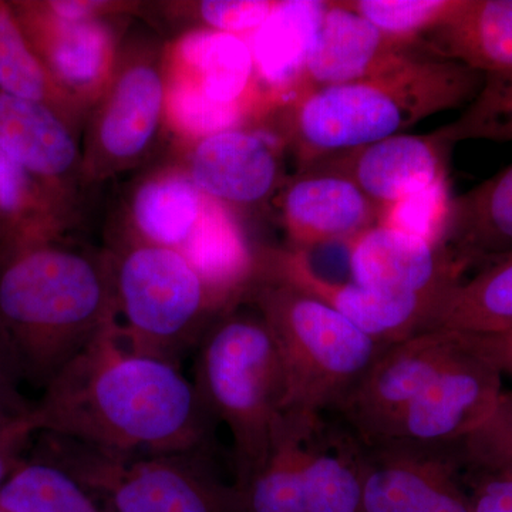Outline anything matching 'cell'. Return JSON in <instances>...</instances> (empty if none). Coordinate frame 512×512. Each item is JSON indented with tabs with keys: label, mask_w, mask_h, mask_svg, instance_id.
<instances>
[{
	"label": "cell",
	"mask_w": 512,
	"mask_h": 512,
	"mask_svg": "<svg viewBox=\"0 0 512 512\" xmlns=\"http://www.w3.org/2000/svg\"><path fill=\"white\" fill-rule=\"evenodd\" d=\"M46 9L56 18L66 22H82L94 19L97 12L106 8L103 2H82V0H57V2H43Z\"/></svg>",
	"instance_id": "obj_42"
},
{
	"label": "cell",
	"mask_w": 512,
	"mask_h": 512,
	"mask_svg": "<svg viewBox=\"0 0 512 512\" xmlns=\"http://www.w3.org/2000/svg\"><path fill=\"white\" fill-rule=\"evenodd\" d=\"M328 2L285 0L254 35L251 47L256 77L275 109L292 100L303 67L318 37Z\"/></svg>",
	"instance_id": "obj_23"
},
{
	"label": "cell",
	"mask_w": 512,
	"mask_h": 512,
	"mask_svg": "<svg viewBox=\"0 0 512 512\" xmlns=\"http://www.w3.org/2000/svg\"><path fill=\"white\" fill-rule=\"evenodd\" d=\"M0 512H3L2 510H0Z\"/></svg>",
	"instance_id": "obj_44"
},
{
	"label": "cell",
	"mask_w": 512,
	"mask_h": 512,
	"mask_svg": "<svg viewBox=\"0 0 512 512\" xmlns=\"http://www.w3.org/2000/svg\"><path fill=\"white\" fill-rule=\"evenodd\" d=\"M453 148L454 144L437 128L429 134L403 133L384 138L311 168L350 178L382 211L410 195L448 181Z\"/></svg>",
	"instance_id": "obj_13"
},
{
	"label": "cell",
	"mask_w": 512,
	"mask_h": 512,
	"mask_svg": "<svg viewBox=\"0 0 512 512\" xmlns=\"http://www.w3.org/2000/svg\"><path fill=\"white\" fill-rule=\"evenodd\" d=\"M120 338L131 352L180 366L222 313L231 311L180 251L137 242L109 259Z\"/></svg>",
	"instance_id": "obj_6"
},
{
	"label": "cell",
	"mask_w": 512,
	"mask_h": 512,
	"mask_svg": "<svg viewBox=\"0 0 512 512\" xmlns=\"http://www.w3.org/2000/svg\"><path fill=\"white\" fill-rule=\"evenodd\" d=\"M171 80L187 83L221 104H255L274 109L256 77L251 47L241 36L202 29L188 33L174 50Z\"/></svg>",
	"instance_id": "obj_21"
},
{
	"label": "cell",
	"mask_w": 512,
	"mask_h": 512,
	"mask_svg": "<svg viewBox=\"0 0 512 512\" xmlns=\"http://www.w3.org/2000/svg\"><path fill=\"white\" fill-rule=\"evenodd\" d=\"M414 45L424 55L484 76L512 73V0H456L446 18Z\"/></svg>",
	"instance_id": "obj_20"
},
{
	"label": "cell",
	"mask_w": 512,
	"mask_h": 512,
	"mask_svg": "<svg viewBox=\"0 0 512 512\" xmlns=\"http://www.w3.org/2000/svg\"><path fill=\"white\" fill-rule=\"evenodd\" d=\"M13 247L10 244L8 237H6L5 232L0 229V265L8 259V256L12 254Z\"/></svg>",
	"instance_id": "obj_43"
},
{
	"label": "cell",
	"mask_w": 512,
	"mask_h": 512,
	"mask_svg": "<svg viewBox=\"0 0 512 512\" xmlns=\"http://www.w3.org/2000/svg\"><path fill=\"white\" fill-rule=\"evenodd\" d=\"M244 302L254 305L278 346L285 416L305 423L336 412L386 348L325 303L282 282L256 279Z\"/></svg>",
	"instance_id": "obj_5"
},
{
	"label": "cell",
	"mask_w": 512,
	"mask_h": 512,
	"mask_svg": "<svg viewBox=\"0 0 512 512\" xmlns=\"http://www.w3.org/2000/svg\"><path fill=\"white\" fill-rule=\"evenodd\" d=\"M306 512H362L360 443L342 423L320 419L303 456Z\"/></svg>",
	"instance_id": "obj_25"
},
{
	"label": "cell",
	"mask_w": 512,
	"mask_h": 512,
	"mask_svg": "<svg viewBox=\"0 0 512 512\" xmlns=\"http://www.w3.org/2000/svg\"><path fill=\"white\" fill-rule=\"evenodd\" d=\"M451 200L448 181L382 208L379 224L441 244Z\"/></svg>",
	"instance_id": "obj_36"
},
{
	"label": "cell",
	"mask_w": 512,
	"mask_h": 512,
	"mask_svg": "<svg viewBox=\"0 0 512 512\" xmlns=\"http://www.w3.org/2000/svg\"><path fill=\"white\" fill-rule=\"evenodd\" d=\"M194 386L232 439L235 485L268 460L285 416L286 379L271 330L258 312L237 308L212 322L197 346Z\"/></svg>",
	"instance_id": "obj_4"
},
{
	"label": "cell",
	"mask_w": 512,
	"mask_h": 512,
	"mask_svg": "<svg viewBox=\"0 0 512 512\" xmlns=\"http://www.w3.org/2000/svg\"><path fill=\"white\" fill-rule=\"evenodd\" d=\"M278 2L271 0H205L198 6L200 18L211 30L245 35L254 33L272 15Z\"/></svg>",
	"instance_id": "obj_37"
},
{
	"label": "cell",
	"mask_w": 512,
	"mask_h": 512,
	"mask_svg": "<svg viewBox=\"0 0 512 512\" xmlns=\"http://www.w3.org/2000/svg\"><path fill=\"white\" fill-rule=\"evenodd\" d=\"M454 2L456 0H343L340 3L386 35L414 43L446 18Z\"/></svg>",
	"instance_id": "obj_35"
},
{
	"label": "cell",
	"mask_w": 512,
	"mask_h": 512,
	"mask_svg": "<svg viewBox=\"0 0 512 512\" xmlns=\"http://www.w3.org/2000/svg\"><path fill=\"white\" fill-rule=\"evenodd\" d=\"M259 278L282 282L318 299L384 346L429 332L441 299L450 291L397 295L366 288L352 279L326 278L313 271L302 251L293 248L259 252Z\"/></svg>",
	"instance_id": "obj_10"
},
{
	"label": "cell",
	"mask_w": 512,
	"mask_h": 512,
	"mask_svg": "<svg viewBox=\"0 0 512 512\" xmlns=\"http://www.w3.org/2000/svg\"><path fill=\"white\" fill-rule=\"evenodd\" d=\"M29 416L55 434L130 456L211 453L218 424L180 366L131 352L119 323L60 370Z\"/></svg>",
	"instance_id": "obj_1"
},
{
	"label": "cell",
	"mask_w": 512,
	"mask_h": 512,
	"mask_svg": "<svg viewBox=\"0 0 512 512\" xmlns=\"http://www.w3.org/2000/svg\"><path fill=\"white\" fill-rule=\"evenodd\" d=\"M33 436L36 434L30 429L28 420L13 426L0 427V485L22 463L25 458L23 453Z\"/></svg>",
	"instance_id": "obj_40"
},
{
	"label": "cell",
	"mask_w": 512,
	"mask_h": 512,
	"mask_svg": "<svg viewBox=\"0 0 512 512\" xmlns=\"http://www.w3.org/2000/svg\"><path fill=\"white\" fill-rule=\"evenodd\" d=\"M36 456L72 474L110 512H242L210 453L130 456L39 433Z\"/></svg>",
	"instance_id": "obj_7"
},
{
	"label": "cell",
	"mask_w": 512,
	"mask_h": 512,
	"mask_svg": "<svg viewBox=\"0 0 512 512\" xmlns=\"http://www.w3.org/2000/svg\"><path fill=\"white\" fill-rule=\"evenodd\" d=\"M440 130L454 146L470 140L512 143V73L485 74L473 101Z\"/></svg>",
	"instance_id": "obj_33"
},
{
	"label": "cell",
	"mask_w": 512,
	"mask_h": 512,
	"mask_svg": "<svg viewBox=\"0 0 512 512\" xmlns=\"http://www.w3.org/2000/svg\"><path fill=\"white\" fill-rule=\"evenodd\" d=\"M281 207L292 248L302 251L348 242L380 218V208L350 178L322 168L286 185Z\"/></svg>",
	"instance_id": "obj_18"
},
{
	"label": "cell",
	"mask_w": 512,
	"mask_h": 512,
	"mask_svg": "<svg viewBox=\"0 0 512 512\" xmlns=\"http://www.w3.org/2000/svg\"><path fill=\"white\" fill-rule=\"evenodd\" d=\"M116 323L109 259L55 241L0 265V360L20 384L45 389Z\"/></svg>",
	"instance_id": "obj_2"
},
{
	"label": "cell",
	"mask_w": 512,
	"mask_h": 512,
	"mask_svg": "<svg viewBox=\"0 0 512 512\" xmlns=\"http://www.w3.org/2000/svg\"><path fill=\"white\" fill-rule=\"evenodd\" d=\"M63 200L0 151V229L13 251L57 241Z\"/></svg>",
	"instance_id": "obj_29"
},
{
	"label": "cell",
	"mask_w": 512,
	"mask_h": 512,
	"mask_svg": "<svg viewBox=\"0 0 512 512\" xmlns=\"http://www.w3.org/2000/svg\"><path fill=\"white\" fill-rule=\"evenodd\" d=\"M282 143L268 133L239 127L212 134L192 151L188 177L202 194L222 205L262 204L281 181Z\"/></svg>",
	"instance_id": "obj_17"
},
{
	"label": "cell",
	"mask_w": 512,
	"mask_h": 512,
	"mask_svg": "<svg viewBox=\"0 0 512 512\" xmlns=\"http://www.w3.org/2000/svg\"><path fill=\"white\" fill-rule=\"evenodd\" d=\"M483 82L484 74L463 64L417 52L375 77L320 87L281 107L285 138L302 173L434 114L464 109Z\"/></svg>",
	"instance_id": "obj_3"
},
{
	"label": "cell",
	"mask_w": 512,
	"mask_h": 512,
	"mask_svg": "<svg viewBox=\"0 0 512 512\" xmlns=\"http://www.w3.org/2000/svg\"><path fill=\"white\" fill-rule=\"evenodd\" d=\"M23 32L56 83L69 94L106 93L113 72V36L96 19L66 22L43 2L10 3Z\"/></svg>",
	"instance_id": "obj_15"
},
{
	"label": "cell",
	"mask_w": 512,
	"mask_h": 512,
	"mask_svg": "<svg viewBox=\"0 0 512 512\" xmlns=\"http://www.w3.org/2000/svg\"><path fill=\"white\" fill-rule=\"evenodd\" d=\"M264 107L255 104H221L202 96L178 80L165 86V110L173 126L187 136L208 137L238 128L247 117Z\"/></svg>",
	"instance_id": "obj_34"
},
{
	"label": "cell",
	"mask_w": 512,
	"mask_h": 512,
	"mask_svg": "<svg viewBox=\"0 0 512 512\" xmlns=\"http://www.w3.org/2000/svg\"><path fill=\"white\" fill-rule=\"evenodd\" d=\"M33 403L20 392V383L0 360V427L13 426L29 419Z\"/></svg>",
	"instance_id": "obj_39"
},
{
	"label": "cell",
	"mask_w": 512,
	"mask_h": 512,
	"mask_svg": "<svg viewBox=\"0 0 512 512\" xmlns=\"http://www.w3.org/2000/svg\"><path fill=\"white\" fill-rule=\"evenodd\" d=\"M205 198L187 175H158L140 185L131 215L143 242L180 251L200 221Z\"/></svg>",
	"instance_id": "obj_28"
},
{
	"label": "cell",
	"mask_w": 512,
	"mask_h": 512,
	"mask_svg": "<svg viewBox=\"0 0 512 512\" xmlns=\"http://www.w3.org/2000/svg\"><path fill=\"white\" fill-rule=\"evenodd\" d=\"M463 336L464 349L431 380L380 443L450 450L493 413L504 390L503 373Z\"/></svg>",
	"instance_id": "obj_9"
},
{
	"label": "cell",
	"mask_w": 512,
	"mask_h": 512,
	"mask_svg": "<svg viewBox=\"0 0 512 512\" xmlns=\"http://www.w3.org/2000/svg\"><path fill=\"white\" fill-rule=\"evenodd\" d=\"M512 328V255L481 266L441 299L430 330L495 333ZM429 330V332H430Z\"/></svg>",
	"instance_id": "obj_26"
},
{
	"label": "cell",
	"mask_w": 512,
	"mask_h": 512,
	"mask_svg": "<svg viewBox=\"0 0 512 512\" xmlns=\"http://www.w3.org/2000/svg\"><path fill=\"white\" fill-rule=\"evenodd\" d=\"M3 512H110L89 490L53 461L36 456L0 485Z\"/></svg>",
	"instance_id": "obj_30"
},
{
	"label": "cell",
	"mask_w": 512,
	"mask_h": 512,
	"mask_svg": "<svg viewBox=\"0 0 512 512\" xmlns=\"http://www.w3.org/2000/svg\"><path fill=\"white\" fill-rule=\"evenodd\" d=\"M180 252L229 308L244 302L255 282L258 254L225 205L205 198L200 221Z\"/></svg>",
	"instance_id": "obj_24"
},
{
	"label": "cell",
	"mask_w": 512,
	"mask_h": 512,
	"mask_svg": "<svg viewBox=\"0 0 512 512\" xmlns=\"http://www.w3.org/2000/svg\"><path fill=\"white\" fill-rule=\"evenodd\" d=\"M0 93L46 104L64 117L74 101L36 55L12 6L5 2H0Z\"/></svg>",
	"instance_id": "obj_31"
},
{
	"label": "cell",
	"mask_w": 512,
	"mask_h": 512,
	"mask_svg": "<svg viewBox=\"0 0 512 512\" xmlns=\"http://www.w3.org/2000/svg\"><path fill=\"white\" fill-rule=\"evenodd\" d=\"M441 244L464 275L512 255V164L451 200Z\"/></svg>",
	"instance_id": "obj_22"
},
{
	"label": "cell",
	"mask_w": 512,
	"mask_h": 512,
	"mask_svg": "<svg viewBox=\"0 0 512 512\" xmlns=\"http://www.w3.org/2000/svg\"><path fill=\"white\" fill-rule=\"evenodd\" d=\"M463 349V333L454 330H430L386 346L336 409L340 423L362 443H380Z\"/></svg>",
	"instance_id": "obj_8"
},
{
	"label": "cell",
	"mask_w": 512,
	"mask_h": 512,
	"mask_svg": "<svg viewBox=\"0 0 512 512\" xmlns=\"http://www.w3.org/2000/svg\"><path fill=\"white\" fill-rule=\"evenodd\" d=\"M448 451L466 480L512 476V392L503 390L488 419Z\"/></svg>",
	"instance_id": "obj_32"
},
{
	"label": "cell",
	"mask_w": 512,
	"mask_h": 512,
	"mask_svg": "<svg viewBox=\"0 0 512 512\" xmlns=\"http://www.w3.org/2000/svg\"><path fill=\"white\" fill-rule=\"evenodd\" d=\"M348 249L352 281L377 291L430 295L466 276L443 244L382 224L350 239Z\"/></svg>",
	"instance_id": "obj_14"
},
{
	"label": "cell",
	"mask_w": 512,
	"mask_h": 512,
	"mask_svg": "<svg viewBox=\"0 0 512 512\" xmlns=\"http://www.w3.org/2000/svg\"><path fill=\"white\" fill-rule=\"evenodd\" d=\"M473 512H512V476L466 480Z\"/></svg>",
	"instance_id": "obj_38"
},
{
	"label": "cell",
	"mask_w": 512,
	"mask_h": 512,
	"mask_svg": "<svg viewBox=\"0 0 512 512\" xmlns=\"http://www.w3.org/2000/svg\"><path fill=\"white\" fill-rule=\"evenodd\" d=\"M359 443L362 512H473L450 451Z\"/></svg>",
	"instance_id": "obj_11"
},
{
	"label": "cell",
	"mask_w": 512,
	"mask_h": 512,
	"mask_svg": "<svg viewBox=\"0 0 512 512\" xmlns=\"http://www.w3.org/2000/svg\"><path fill=\"white\" fill-rule=\"evenodd\" d=\"M417 52L414 43L386 35L340 2H328L291 101L320 87L370 79Z\"/></svg>",
	"instance_id": "obj_16"
},
{
	"label": "cell",
	"mask_w": 512,
	"mask_h": 512,
	"mask_svg": "<svg viewBox=\"0 0 512 512\" xmlns=\"http://www.w3.org/2000/svg\"><path fill=\"white\" fill-rule=\"evenodd\" d=\"M164 109L165 82L153 63L121 69L101 97L84 167L103 175L136 163L156 140Z\"/></svg>",
	"instance_id": "obj_12"
},
{
	"label": "cell",
	"mask_w": 512,
	"mask_h": 512,
	"mask_svg": "<svg viewBox=\"0 0 512 512\" xmlns=\"http://www.w3.org/2000/svg\"><path fill=\"white\" fill-rule=\"evenodd\" d=\"M66 120L46 104L0 93V151L63 201L67 181L80 165Z\"/></svg>",
	"instance_id": "obj_19"
},
{
	"label": "cell",
	"mask_w": 512,
	"mask_h": 512,
	"mask_svg": "<svg viewBox=\"0 0 512 512\" xmlns=\"http://www.w3.org/2000/svg\"><path fill=\"white\" fill-rule=\"evenodd\" d=\"M315 424L284 416L264 466L241 487L234 484L242 512H306L303 456Z\"/></svg>",
	"instance_id": "obj_27"
},
{
	"label": "cell",
	"mask_w": 512,
	"mask_h": 512,
	"mask_svg": "<svg viewBox=\"0 0 512 512\" xmlns=\"http://www.w3.org/2000/svg\"><path fill=\"white\" fill-rule=\"evenodd\" d=\"M471 345L490 359L501 373L512 377V328L503 332L464 333Z\"/></svg>",
	"instance_id": "obj_41"
}]
</instances>
